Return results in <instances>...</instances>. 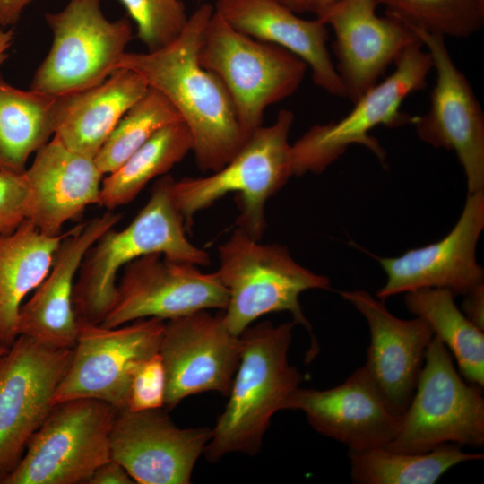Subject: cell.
Listing matches in <instances>:
<instances>
[{
  "mask_svg": "<svg viewBox=\"0 0 484 484\" xmlns=\"http://www.w3.org/2000/svg\"><path fill=\"white\" fill-rule=\"evenodd\" d=\"M213 13L212 4H201L171 42L152 51L125 52L117 65V70L135 72L169 99L190 131L198 168L212 172L224 167L248 138L226 87L199 62Z\"/></svg>",
  "mask_w": 484,
  "mask_h": 484,
  "instance_id": "cell-1",
  "label": "cell"
},
{
  "mask_svg": "<svg viewBox=\"0 0 484 484\" xmlns=\"http://www.w3.org/2000/svg\"><path fill=\"white\" fill-rule=\"evenodd\" d=\"M295 324L294 321L279 325L264 322L239 335V364L228 402L203 450L207 461L217 462L231 453H259L272 417L284 410L303 380L288 359Z\"/></svg>",
  "mask_w": 484,
  "mask_h": 484,
  "instance_id": "cell-2",
  "label": "cell"
},
{
  "mask_svg": "<svg viewBox=\"0 0 484 484\" xmlns=\"http://www.w3.org/2000/svg\"><path fill=\"white\" fill-rule=\"evenodd\" d=\"M173 181L170 176L159 178L134 219L123 229H108L86 252L73 293L78 323L102 322L115 301L118 272L143 255L160 254L195 265L210 264L209 254L186 235L172 195Z\"/></svg>",
  "mask_w": 484,
  "mask_h": 484,
  "instance_id": "cell-3",
  "label": "cell"
},
{
  "mask_svg": "<svg viewBox=\"0 0 484 484\" xmlns=\"http://www.w3.org/2000/svg\"><path fill=\"white\" fill-rule=\"evenodd\" d=\"M219 259L216 272L228 291L222 315L228 330L239 336L261 316L288 311L309 333L306 360L314 359L319 348L299 296L308 290L330 289V280L300 265L285 246L262 244L238 228L219 247Z\"/></svg>",
  "mask_w": 484,
  "mask_h": 484,
  "instance_id": "cell-4",
  "label": "cell"
},
{
  "mask_svg": "<svg viewBox=\"0 0 484 484\" xmlns=\"http://www.w3.org/2000/svg\"><path fill=\"white\" fill-rule=\"evenodd\" d=\"M294 119L292 111L281 109L272 125L251 134L220 169L204 177L173 181V199L186 229L190 228L196 212L235 193L240 211L238 228L261 240L266 227V202L293 176L289 135Z\"/></svg>",
  "mask_w": 484,
  "mask_h": 484,
  "instance_id": "cell-5",
  "label": "cell"
},
{
  "mask_svg": "<svg viewBox=\"0 0 484 484\" xmlns=\"http://www.w3.org/2000/svg\"><path fill=\"white\" fill-rule=\"evenodd\" d=\"M198 56L226 87L246 136L263 125L269 106L299 88L307 69L294 54L235 30L215 11Z\"/></svg>",
  "mask_w": 484,
  "mask_h": 484,
  "instance_id": "cell-6",
  "label": "cell"
},
{
  "mask_svg": "<svg viewBox=\"0 0 484 484\" xmlns=\"http://www.w3.org/2000/svg\"><path fill=\"white\" fill-rule=\"evenodd\" d=\"M481 389L462 377L454 367L452 354L434 336L398 431L384 447L404 453H426L446 444L481 447Z\"/></svg>",
  "mask_w": 484,
  "mask_h": 484,
  "instance_id": "cell-7",
  "label": "cell"
},
{
  "mask_svg": "<svg viewBox=\"0 0 484 484\" xmlns=\"http://www.w3.org/2000/svg\"><path fill=\"white\" fill-rule=\"evenodd\" d=\"M422 43L410 47L395 62V70L353 103L342 118L311 126L291 144L293 176L319 174L339 159L351 144L371 151L384 163L386 153L371 130L378 125L397 127L412 124L414 117L401 111L405 99L426 87L433 68Z\"/></svg>",
  "mask_w": 484,
  "mask_h": 484,
  "instance_id": "cell-8",
  "label": "cell"
},
{
  "mask_svg": "<svg viewBox=\"0 0 484 484\" xmlns=\"http://www.w3.org/2000/svg\"><path fill=\"white\" fill-rule=\"evenodd\" d=\"M117 411L91 398L55 404L0 484H87L96 469L111 459L110 434Z\"/></svg>",
  "mask_w": 484,
  "mask_h": 484,
  "instance_id": "cell-9",
  "label": "cell"
},
{
  "mask_svg": "<svg viewBox=\"0 0 484 484\" xmlns=\"http://www.w3.org/2000/svg\"><path fill=\"white\" fill-rule=\"evenodd\" d=\"M99 2L69 0L46 14L52 44L30 89L60 97L93 87L117 70L132 39L131 24L126 18L108 20Z\"/></svg>",
  "mask_w": 484,
  "mask_h": 484,
  "instance_id": "cell-10",
  "label": "cell"
},
{
  "mask_svg": "<svg viewBox=\"0 0 484 484\" xmlns=\"http://www.w3.org/2000/svg\"><path fill=\"white\" fill-rule=\"evenodd\" d=\"M78 324L72 360L53 405L91 398L125 409L132 374L142 359L159 351L165 321L143 318L112 328Z\"/></svg>",
  "mask_w": 484,
  "mask_h": 484,
  "instance_id": "cell-11",
  "label": "cell"
},
{
  "mask_svg": "<svg viewBox=\"0 0 484 484\" xmlns=\"http://www.w3.org/2000/svg\"><path fill=\"white\" fill-rule=\"evenodd\" d=\"M73 353V348L55 349L19 335L0 355V482L52 410Z\"/></svg>",
  "mask_w": 484,
  "mask_h": 484,
  "instance_id": "cell-12",
  "label": "cell"
},
{
  "mask_svg": "<svg viewBox=\"0 0 484 484\" xmlns=\"http://www.w3.org/2000/svg\"><path fill=\"white\" fill-rule=\"evenodd\" d=\"M228 291L217 272L160 254L143 255L123 267L115 301L99 324L117 327L143 318L164 321L207 309H225Z\"/></svg>",
  "mask_w": 484,
  "mask_h": 484,
  "instance_id": "cell-13",
  "label": "cell"
},
{
  "mask_svg": "<svg viewBox=\"0 0 484 484\" xmlns=\"http://www.w3.org/2000/svg\"><path fill=\"white\" fill-rule=\"evenodd\" d=\"M411 27V26H410ZM431 56L436 83L429 108L415 117L419 138L437 149L454 151L461 163L468 193L484 191V115L463 73L456 66L445 37L411 27Z\"/></svg>",
  "mask_w": 484,
  "mask_h": 484,
  "instance_id": "cell-14",
  "label": "cell"
},
{
  "mask_svg": "<svg viewBox=\"0 0 484 484\" xmlns=\"http://www.w3.org/2000/svg\"><path fill=\"white\" fill-rule=\"evenodd\" d=\"M159 353L166 374L164 409L171 411L190 395L209 391L228 395L241 340L228 330L222 315L203 310L165 321Z\"/></svg>",
  "mask_w": 484,
  "mask_h": 484,
  "instance_id": "cell-15",
  "label": "cell"
},
{
  "mask_svg": "<svg viewBox=\"0 0 484 484\" xmlns=\"http://www.w3.org/2000/svg\"><path fill=\"white\" fill-rule=\"evenodd\" d=\"M378 0H339L316 18L334 33L333 49L345 98L354 103L410 47L421 43L401 20L376 14Z\"/></svg>",
  "mask_w": 484,
  "mask_h": 484,
  "instance_id": "cell-16",
  "label": "cell"
},
{
  "mask_svg": "<svg viewBox=\"0 0 484 484\" xmlns=\"http://www.w3.org/2000/svg\"><path fill=\"white\" fill-rule=\"evenodd\" d=\"M164 408L118 410L110 434L111 459L139 484H188L212 436L209 428H178Z\"/></svg>",
  "mask_w": 484,
  "mask_h": 484,
  "instance_id": "cell-17",
  "label": "cell"
},
{
  "mask_svg": "<svg viewBox=\"0 0 484 484\" xmlns=\"http://www.w3.org/2000/svg\"><path fill=\"white\" fill-rule=\"evenodd\" d=\"M484 229V191L468 193L453 229L441 240L410 249L397 257L377 258L386 274L376 291L384 300L425 288H441L465 295L484 284V271L476 259V246Z\"/></svg>",
  "mask_w": 484,
  "mask_h": 484,
  "instance_id": "cell-18",
  "label": "cell"
},
{
  "mask_svg": "<svg viewBox=\"0 0 484 484\" xmlns=\"http://www.w3.org/2000/svg\"><path fill=\"white\" fill-rule=\"evenodd\" d=\"M284 410L303 411L314 429L350 451L385 446L396 435L402 417L364 366L329 389L298 387L287 400Z\"/></svg>",
  "mask_w": 484,
  "mask_h": 484,
  "instance_id": "cell-19",
  "label": "cell"
},
{
  "mask_svg": "<svg viewBox=\"0 0 484 484\" xmlns=\"http://www.w3.org/2000/svg\"><path fill=\"white\" fill-rule=\"evenodd\" d=\"M111 210L66 231L54 255L51 268L32 297L21 306L17 334L55 349L74 347L79 324L73 293L82 261L89 248L120 220Z\"/></svg>",
  "mask_w": 484,
  "mask_h": 484,
  "instance_id": "cell-20",
  "label": "cell"
},
{
  "mask_svg": "<svg viewBox=\"0 0 484 484\" xmlns=\"http://www.w3.org/2000/svg\"><path fill=\"white\" fill-rule=\"evenodd\" d=\"M341 297L365 317L370 343L364 365L392 408L402 415L413 395L428 347L434 338L420 317L400 319L367 291H341Z\"/></svg>",
  "mask_w": 484,
  "mask_h": 484,
  "instance_id": "cell-21",
  "label": "cell"
},
{
  "mask_svg": "<svg viewBox=\"0 0 484 484\" xmlns=\"http://www.w3.org/2000/svg\"><path fill=\"white\" fill-rule=\"evenodd\" d=\"M103 175L93 158L68 149L53 136L24 171L26 219L45 235H59L88 206L99 205Z\"/></svg>",
  "mask_w": 484,
  "mask_h": 484,
  "instance_id": "cell-22",
  "label": "cell"
},
{
  "mask_svg": "<svg viewBox=\"0 0 484 484\" xmlns=\"http://www.w3.org/2000/svg\"><path fill=\"white\" fill-rule=\"evenodd\" d=\"M214 11L235 30L294 54L310 68L316 86L345 98L328 50L326 25L318 18L302 19L275 0H217Z\"/></svg>",
  "mask_w": 484,
  "mask_h": 484,
  "instance_id": "cell-23",
  "label": "cell"
},
{
  "mask_svg": "<svg viewBox=\"0 0 484 484\" xmlns=\"http://www.w3.org/2000/svg\"><path fill=\"white\" fill-rule=\"evenodd\" d=\"M148 88L135 72L118 69L93 87L57 97L54 136L68 149L94 159L121 117Z\"/></svg>",
  "mask_w": 484,
  "mask_h": 484,
  "instance_id": "cell-24",
  "label": "cell"
},
{
  "mask_svg": "<svg viewBox=\"0 0 484 484\" xmlns=\"http://www.w3.org/2000/svg\"><path fill=\"white\" fill-rule=\"evenodd\" d=\"M65 234L45 235L26 219L13 233L0 236L1 347L9 349L18 337L22 302L47 277Z\"/></svg>",
  "mask_w": 484,
  "mask_h": 484,
  "instance_id": "cell-25",
  "label": "cell"
},
{
  "mask_svg": "<svg viewBox=\"0 0 484 484\" xmlns=\"http://www.w3.org/2000/svg\"><path fill=\"white\" fill-rule=\"evenodd\" d=\"M57 97L14 87L0 73V171L24 172L55 133Z\"/></svg>",
  "mask_w": 484,
  "mask_h": 484,
  "instance_id": "cell-26",
  "label": "cell"
},
{
  "mask_svg": "<svg viewBox=\"0 0 484 484\" xmlns=\"http://www.w3.org/2000/svg\"><path fill=\"white\" fill-rule=\"evenodd\" d=\"M446 289L425 288L405 293V305L425 320L434 336L453 354L460 374L469 383L484 386V333L471 322Z\"/></svg>",
  "mask_w": 484,
  "mask_h": 484,
  "instance_id": "cell-27",
  "label": "cell"
},
{
  "mask_svg": "<svg viewBox=\"0 0 484 484\" xmlns=\"http://www.w3.org/2000/svg\"><path fill=\"white\" fill-rule=\"evenodd\" d=\"M350 477L357 484H434L447 471L483 454L463 452L446 444L426 453H404L384 446L349 450Z\"/></svg>",
  "mask_w": 484,
  "mask_h": 484,
  "instance_id": "cell-28",
  "label": "cell"
},
{
  "mask_svg": "<svg viewBox=\"0 0 484 484\" xmlns=\"http://www.w3.org/2000/svg\"><path fill=\"white\" fill-rule=\"evenodd\" d=\"M192 149V136L183 121L164 126L102 180L99 206L113 211L132 202L151 180L164 176Z\"/></svg>",
  "mask_w": 484,
  "mask_h": 484,
  "instance_id": "cell-29",
  "label": "cell"
},
{
  "mask_svg": "<svg viewBox=\"0 0 484 484\" xmlns=\"http://www.w3.org/2000/svg\"><path fill=\"white\" fill-rule=\"evenodd\" d=\"M183 121L175 107L158 91H147L118 121L94 160L105 174L119 168L164 126Z\"/></svg>",
  "mask_w": 484,
  "mask_h": 484,
  "instance_id": "cell-30",
  "label": "cell"
},
{
  "mask_svg": "<svg viewBox=\"0 0 484 484\" xmlns=\"http://www.w3.org/2000/svg\"><path fill=\"white\" fill-rule=\"evenodd\" d=\"M386 14L443 37L466 38L484 24V0H378Z\"/></svg>",
  "mask_w": 484,
  "mask_h": 484,
  "instance_id": "cell-31",
  "label": "cell"
},
{
  "mask_svg": "<svg viewBox=\"0 0 484 484\" xmlns=\"http://www.w3.org/2000/svg\"><path fill=\"white\" fill-rule=\"evenodd\" d=\"M137 27L140 40L149 51L175 39L188 16L181 0H119Z\"/></svg>",
  "mask_w": 484,
  "mask_h": 484,
  "instance_id": "cell-32",
  "label": "cell"
},
{
  "mask_svg": "<svg viewBox=\"0 0 484 484\" xmlns=\"http://www.w3.org/2000/svg\"><path fill=\"white\" fill-rule=\"evenodd\" d=\"M166 374L158 352L142 359L129 384L125 408L132 411L164 408Z\"/></svg>",
  "mask_w": 484,
  "mask_h": 484,
  "instance_id": "cell-33",
  "label": "cell"
},
{
  "mask_svg": "<svg viewBox=\"0 0 484 484\" xmlns=\"http://www.w3.org/2000/svg\"><path fill=\"white\" fill-rule=\"evenodd\" d=\"M28 186L24 172L0 171V236L9 235L26 220Z\"/></svg>",
  "mask_w": 484,
  "mask_h": 484,
  "instance_id": "cell-34",
  "label": "cell"
},
{
  "mask_svg": "<svg viewBox=\"0 0 484 484\" xmlns=\"http://www.w3.org/2000/svg\"><path fill=\"white\" fill-rule=\"evenodd\" d=\"M134 483L125 469L110 459L92 473L87 484H132Z\"/></svg>",
  "mask_w": 484,
  "mask_h": 484,
  "instance_id": "cell-35",
  "label": "cell"
},
{
  "mask_svg": "<svg viewBox=\"0 0 484 484\" xmlns=\"http://www.w3.org/2000/svg\"><path fill=\"white\" fill-rule=\"evenodd\" d=\"M463 296L462 313L476 326L484 330V284L474 288Z\"/></svg>",
  "mask_w": 484,
  "mask_h": 484,
  "instance_id": "cell-36",
  "label": "cell"
},
{
  "mask_svg": "<svg viewBox=\"0 0 484 484\" xmlns=\"http://www.w3.org/2000/svg\"><path fill=\"white\" fill-rule=\"evenodd\" d=\"M34 0H0V30L14 25Z\"/></svg>",
  "mask_w": 484,
  "mask_h": 484,
  "instance_id": "cell-37",
  "label": "cell"
},
{
  "mask_svg": "<svg viewBox=\"0 0 484 484\" xmlns=\"http://www.w3.org/2000/svg\"><path fill=\"white\" fill-rule=\"evenodd\" d=\"M13 40V32L12 30H0V66L8 58V50Z\"/></svg>",
  "mask_w": 484,
  "mask_h": 484,
  "instance_id": "cell-38",
  "label": "cell"
},
{
  "mask_svg": "<svg viewBox=\"0 0 484 484\" xmlns=\"http://www.w3.org/2000/svg\"><path fill=\"white\" fill-rule=\"evenodd\" d=\"M295 13H311L312 0H275Z\"/></svg>",
  "mask_w": 484,
  "mask_h": 484,
  "instance_id": "cell-39",
  "label": "cell"
},
{
  "mask_svg": "<svg viewBox=\"0 0 484 484\" xmlns=\"http://www.w3.org/2000/svg\"><path fill=\"white\" fill-rule=\"evenodd\" d=\"M339 0H312L311 13L320 14Z\"/></svg>",
  "mask_w": 484,
  "mask_h": 484,
  "instance_id": "cell-40",
  "label": "cell"
},
{
  "mask_svg": "<svg viewBox=\"0 0 484 484\" xmlns=\"http://www.w3.org/2000/svg\"><path fill=\"white\" fill-rule=\"evenodd\" d=\"M7 350H8V349H4V348H3V347L0 346V355H1V354H4V353L5 351H7Z\"/></svg>",
  "mask_w": 484,
  "mask_h": 484,
  "instance_id": "cell-41",
  "label": "cell"
}]
</instances>
